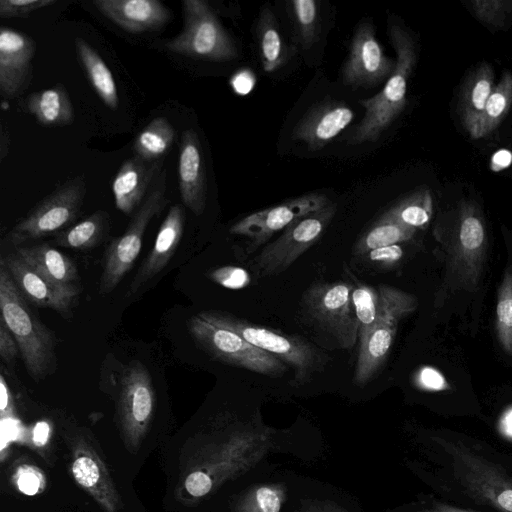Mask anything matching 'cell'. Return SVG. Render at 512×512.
Listing matches in <instances>:
<instances>
[{"mask_svg":"<svg viewBox=\"0 0 512 512\" xmlns=\"http://www.w3.org/2000/svg\"><path fill=\"white\" fill-rule=\"evenodd\" d=\"M435 237L440 244V258L445 265L442 286L435 306H441L453 291L477 289L486 258L487 231L476 203L462 201L456 217L447 225H438Z\"/></svg>","mask_w":512,"mask_h":512,"instance_id":"cell-1","label":"cell"},{"mask_svg":"<svg viewBox=\"0 0 512 512\" xmlns=\"http://www.w3.org/2000/svg\"><path fill=\"white\" fill-rule=\"evenodd\" d=\"M1 317L15 337L30 376L43 380L55 368V339L24 299L3 260L0 261Z\"/></svg>","mask_w":512,"mask_h":512,"instance_id":"cell-2","label":"cell"},{"mask_svg":"<svg viewBox=\"0 0 512 512\" xmlns=\"http://www.w3.org/2000/svg\"><path fill=\"white\" fill-rule=\"evenodd\" d=\"M389 36L396 52L395 68L379 93L360 101L364 116L353 134L357 143L376 141L406 105L407 83L416 63L415 45L397 24L390 26Z\"/></svg>","mask_w":512,"mask_h":512,"instance_id":"cell-3","label":"cell"},{"mask_svg":"<svg viewBox=\"0 0 512 512\" xmlns=\"http://www.w3.org/2000/svg\"><path fill=\"white\" fill-rule=\"evenodd\" d=\"M198 316L210 324L237 333L250 344L291 366L294 380L299 385L309 382L326 364L325 355L299 337L281 334L221 311H202Z\"/></svg>","mask_w":512,"mask_h":512,"instance_id":"cell-4","label":"cell"},{"mask_svg":"<svg viewBox=\"0 0 512 512\" xmlns=\"http://www.w3.org/2000/svg\"><path fill=\"white\" fill-rule=\"evenodd\" d=\"M456 481L474 500L499 512H512V478L464 444L437 439Z\"/></svg>","mask_w":512,"mask_h":512,"instance_id":"cell-5","label":"cell"},{"mask_svg":"<svg viewBox=\"0 0 512 512\" xmlns=\"http://www.w3.org/2000/svg\"><path fill=\"white\" fill-rule=\"evenodd\" d=\"M352 290L349 282H321L310 286L302 298L303 313L309 322L345 350L354 348L358 340Z\"/></svg>","mask_w":512,"mask_h":512,"instance_id":"cell-6","label":"cell"},{"mask_svg":"<svg viewBox=\"0 0 512 512\" xmlns=\"http://www.w3.org/2000/svg\"><path fill=\"white\" fill-rule=\"evenodd\" d=\"M377 289L379 319L368 337L359 344L353 377L357 385L367 384L377 375L390 352L399 322L418 306L417 299L406 291L385 284Z\"/></svg>","mask_w":512,"mask_h":512,"instance_id":"cell-7","label":"cell"},{"mask_svg":"<svg viewBox=\"0 0 512 512\" xmlns=\"http://www.w3.org/2000/svg\"><path fill=\"white\" fill-rule=\"evenodd\" d=\"M166 171L157 177L153 188L135 212L126 230L108 245L103 259L99 293H111L132 269L142 248L149 222L167 205Z\"/></svg>","mask_w":512,"mask_h":512,"instance_id":"cell-8","label":"cell"},{"mask_svg":"<svg viewBox=\"0 0 512 512\" xmlns=\"http://www.w3.org/2000/svg\"><path fill=\"white\" fill-rule=\"evenodd\" d=\"M183 29L165 43L171 52L210 61H228L237 57L236 46L203 0L182 2Z\"/></svg>","mask_w":512,"mask_h":512,"instance_id":"cell-9","label":"cell"},{"mask_svg":"<svg viewBox=\"0 0 512 512\" xmlns=\"http://www.w3.org/2000/svg\"><path fill=\"white\" fill-rule=\"evenodd\" d=\"M188 329L198 345L218 361L271 377H280L287 371L282 360L198 315L190 318Z\"/></svg>","mask_w":512,"mask_h":512,"instance_id":"cell-10","label":"cell"},{"mask_svg":"<svg viewBox=\"0 0 512 512\" xmlns=\"http://www.w3.org/2000/svg\"><path fill=\"white\" fill-rule=\"evenodd\" d=\"M85 192L82 177L64 183L12 227L6 235L7 241L17 246L70 227L81 211Z\"/></svg>","mask_w":512,"mask_h":512,"instance_id":"cell-11","label":"cell"},{"mask_svg":"<svg viewBox=\"0 0 512 512\" xmlns=\"http://www.w3.org/2000/svg\"><path fill=\"white\" fill-rule=\"evenodd\" d=\"M337 207L330 203L292 223L273 242L266 244L254 259L260 277L277 276L287 270L314 245L332 221Z\"/></svg>","mask_w":512,"mask_h":512,"instance_id":"cell-12","label":"cell"},{"mask_svg":"<svg viewBox=\"0 0 512 512\" xmlns=\"http://www.w3.org/2000/svg\"><path fill=\"white\" fill-rule=\"evenodd\" d=\"M155 390L147 368L140 361L124 369L118 396V416L127 446L137 449L151 423Z\"/></svg>","mask_w":512,"mask_h":512,"instance_id":"cell-13","label":"cell"},{"mask_svg":"<svg viewBox=\"0 0 512 512\" xmlns=\"http://www.w3.org/2000/svg\"><path fill=\"white\" fill-rule=\"evenodd\" d=\"M330 203L323 193H308L242 218L231 226L230 233L248 238V251L251 252L265 244L276 232L285 230L296 220Z\"/></svg>","mask_w":512,"mask_h":512,"instance_id":"cell-14","label":"cell"},{"mask_svg":"<svg viewBox=\"0 0 512 512\" xmlns=\"http://www.w3.org/2000/svg\"><path fill=\"white\" fill-rule=\"evenodd\" d=\"M395 62L388 58L375 37L373 24L361 22L355 30L350 51L342 69V79L354 88L371 87L392 74Z\"/></svg>","mask_w":512,"mask_h":512,"instance_id":"cell-15","label":"cell"},{"mask_svg":"<svg viewBox=\"0 0 512 512\" xmlns=\"http://www.w3.org/2000/svg\"><path fill=\"white\" fill-rule=\"evenodd\" d=\"M23 296L34 305L66 315L80 287H61L28 264L17 252L2 258Z\"/></svg>","mask_w":512,"mask_h":512,"instance_id":"cell-16","label":"cell"},{"mask_svg":"<svg viewBox=\"0 0 512 512\" xmlns=\"http://www.w3.org/2000/svg\"><path fill=\"white\" fill-rule=\"evenodd\" d=\"M35 42L26 34L8 27L0 29V91L13 98L27 85Z\"/></svg>","mask_w":512,"mask_h":512,"instance_id":"cell-17","label":"cell"},{"mask_svg":"<svg viewBox=\"0 0 512 512\" xmlns=\"http://www.w3.org/2000/svg\"><path fill=\"white\" fill-rule=\"evenodd\" d=\"M71 473L105 512H119L121 498L104 463L85 442L77 443L71 462Z\"/></svg>","mask_w":512,"mask_h":512,"instance_id":"cell-18","label":"cell"},{"mask_svg":"<svg viewBox=\"0 0 512 512\" xmlns=\"http://www.w3.org/2000/svg\"><path fill=\"white\" fill-rule=\"evenodd\" d=\"M352 109L343 102L328 101L313 106L296 124L295 139L304 141L312 150L326 146L353 120Z\"/></svg>","mask_w":512,"mask_h":512,"instance_id":"cell-19","label":"cell"},{"mask_svg":"<svg viewBox=\"0 0 512 512\" xmlns=\"http://www.w3.org/2000/svg\"><path fill=\"white\" fill-rule=\"evenodd\" d=\"M178 178L183 204L200 216L206 205V174L200 141L192 129L181 136Z\"/></svg>","mask_w":512,"mask_h":512,"instance_id":"cell-20","label":"cell"},{"mask_svg":"<svg viewBox=\"0 0 512 512\" xmlns=\"http://www.w3.org/2000/svg\"><path fill=\"white\" fill-rule=\"evenodd\" d=\"M94 6L106 18L131 33L162 28L170 19V10L158 0H94Z\"/></svg>","mask_w":512,"mask_h":512,"instance_id":"cell-21","label":"cell"},{"mask_svg":"<svg viewBox=\"0 0 512 512\" xmlns=\"http://www.w3.org/2000/svg\"><path fill=\"white\" fill-rule=\"evenodd\" d=\"M184 226V207L180 204L171 206L160 226L152 249L131 282L130 294H135L167 266L179 246Z\"/></svg>","mask_w":512,"mask_h":512,"instance_id":"cell-22","label":"cell"},{"mask_svg":"<svg viewBox=\"0 0 512 512\" xmlns=\"http://www.w3.org/2000/svg\"><path fill=\"white\" fill-rule=\"evenodd\" d=\"M160 160L147 162L135 155L122 163L112 182L118 210L129 215L139 206L153 179L160 174Z\"/></svg>","mask_w":512,"mask_h":512,"instance_id":"cell-23","label":"cell"},{"mask_svg":"<svg viewBox=\"0 0 512 512\" xmlns=\"http://www.w3.org/2000/svg\"><path fill=\"white\" fill-rule=\"evenodd\" d=\"M16 252L53 283L66 288L79 287L74 261L48 243L20 246Z\"/></svg>","mask_w":512,"mask_h":512,"instance_id":"cell-24","label":"cell"},{"mask_svg":"<svg viewBox=\"0 0 512 512\" xmlns=\"http://www.w3.org/2000/svg\"><path fill=\"white\" fill-rule=\"evenodd\" d=\"M494 73L489 64L480 65L467 79L460 98V115L470 133L478 122L494 86Z\"/></svg>","mask_w":512,"mask_h":512,"instance_id":"cell-25","label":"cell"},{"mask_svg":"<svg viewBox=\"0 0 512 512\" xmlns=\"http://www.w3.org/2000/svg\"><path fill=\"white\" fill-rule=\"evenodd\" d=\"M27 107L37 121L48 126H62L73 122L74 109L64 87L55 86L32 93Z\"/></svg>","mask_w":512,"mask_h":512,"instance_id":"cell-26","label":"cell"},{"mask_svg":"<svg viewBox=\"0 0 512 512\" xmlns=\"http://www.w3.org/2000/svg\"><path fill=\"white\" fill-rule=\"evenodd\" d=\"M75 47L79 60L97 95L110 109H116L119 98L112 72L97 51L84 39L77 37Z\"/></svg>","mask_w":512,"mask_h":512,"instance_id":"cell-27","label":"cell"},{"mask_svg":"<svg viewBox=\"0 0 512 512\" xmlns=\"http://www.w3.org/2000/svg\"><path fill=\"white\" fill-rule=\"evenodd\" d=\"M110 219L106 211L99 210L54 235L57 246L87 250L97 246L109 230Z\"/></svg>","mask_w":512,"mask_h":512,"instance_id":"cell-28","label":"cell"},{"mask_svg":"<svg viewBox=\"0 0 512 512\" xmlns=\"http://www.w3.org/2000/svg\"><path fill=\"white\" fill-rule=\"evenodd\" d=\"M512 104V75L503 73L501 80L494 87L485 108L469 133L473 139H478L491 133L504 119Z\"/></svg>","mask_w":512,"mask_h":512,"instance_id":"cell-29","label":"cell"},{"mask_svg":"<svg viewBox=\"0 0 512 512\" xmlns=\"http://www.w3.org/2000/svg\"><path fill=\"white\" fill-rule=\"evenodd\" d=\"M432 211L430 192L420 189L390 207L380 218L416 230L429 224Z\"/></svg>","mask_w":512,"mask_h":512,"instance_id":"cell-30","label":"cell"},{"mask_svg":"<svg viewBox=\"0 0 512 512\" xmlns=\"http://www.w3.org/2000/svg\"><path fill=\"white\" fill-rule=\"evenodd\" d=\"M174 137V128L166 118H154L135 138V155L147 162L157 161L169 150Z\"/></svg>","mask_w":512,"mask_h":512,"instance_id":"cell-31","label":"cell"},{"mask_svg":"<svg viewBox=\"0 0 512 512\" xmlns=\"http://www.w3.org/2000/svg\"><path fill=\"white\" fill-rule=\"evenodd\" d=\"M259 51L263 69L271 73L285 60V49L276 19L270 8H264L258 22Z\"/></svg>","mask_w":512,"mask_h":512,"instance_id":"cell-32","label":"cell"},{"mask_svg":"<svg viewBox=\"0 0 512 512\" xmlns=\"http://www.w3.org/2000/svg\"><path fill=\"white\" fill-rule=\"evenodd\" d=\"M416 230L393 221L379 220L355 243L354 254L362 256L367 252L410 240Z\"/></svg>","mask_w":512,"mask_h":512,"instance_id":"cell-33","label":"cell"},{"mask_svg":"<svg viewBox=\"0 0 512 512\" xmlns=\"http://www.w3.org/2000/svg\"><path fill=\"white\" fill-rule=\"evenodd\" d=\"M352 301L358 321V340L362 343L376 325L379 314V293L365 284H356L352 290Z\"/></svg>","mask_w":512,"mask_h":512,"instance_id":"cell-34","label":"cell"},{"mask_svg":"<svg viewBox=\"0 0 512 512\" xmlns=\"http://www.w3.org/2000/svg\"><path fill=\"white\" fill-rule=\"evenodd\" d=\"M495 327L502 349L512 355V266L506 269L498 288Z\"/></svg>","mask_w":512,"mask_h":512,"instance_id":"cell-35","label":"cell"},{"mask_svg":"<svg viewBox=\"0 0 512 512\" xmlns=\"http://www.w3.org/2000/svg\"><path fill=\"white\" fill-rule=\"evenodd\" d=\"M291 11L296 23L298 35L304 48H310L318 39L319 15L314 0H293Z\"/></svg>","mask_w":512,"mask_h":512,"instance_id":"cell-36","label":"cell"},{"mask_svg":"<svg viewBox=\"0 0 512 512\" xmlns=\"http://www.w3.org/2000/svg\"><path fill=\"white\" fill-rule=\"evenodd\" d=\"M283 490L263 485L250 490L238 504L239 512H280Z\"/></svg>","mask_w":512,"mask_h":512,"instance_id":"cell-37","label":"cell"},{"mask_svg":"<svg viewBox=\"0 0 512 512\" xmlns=\"http://www.w3.org/2000/svg\"><path fill=\"white\" fill-rule=\"evenodd\" d=\"M469 6L479 21L494 27H503L512 14V1L472 0Z\"/></svg>","mask_w":512,"mask_h":512,"instance_id":"cell-38","label":"cell"},{"mask_svg":"<svg viewBox=\"0 0 512 512\" xmlns=\"http://www.w3.org/2000/svg\"><path fill=\"white\" fill-rule=\"evenodd\" d=\"M16 488L27 496H35L46 487V478L41 469L34 465L22 464L12 475Z\"/></svg>","mask_w":512,"mask_h":512,"instance_id":"cell-39","label":"cell"},{"mask_svg":"<svg viewBox=\"0 0 512 512\" xmlns=\"http://www.w3.org/2000/svg\"><path fill=\"white\" fill-rule=\"evenodd\" d=\"M55 3L56 0H0V16L23 18Z\"/></svg>","mask_w":512,"mask_h":512,"instance_id":"cell-40","label":"cell"},{"mask_svg":"<svg viewBox=\"0 0 512 512\" xmlns=\"http://www.w3.org/2000/svg\"><path fill=\"white\" fill-rule=\"evenodd\" d=\"M208 277L215 283L229 288L241 289L246 287L251 278L248 272L237 266H223L212 270Z\"/></svg>","mask_w":512,"mask_h":512,"instance_id":"cell-41","label":"cell"},{"mask_svg":"<svg viewBox=\"0 0 512 512\" xmlns=\"http://www.w3.org/2000/svg\"><path fill=\"white\" fill-rule=\"evenodd\" d=\"M403 254L402 246L394 244L371 250L362 256H366L367 260L376 266L391 267L402 259Z\"/></svg>","mask_w":512,"mask_h":512,"instance_id":"cell-42","label":"cell"},{"mask_svg":"<svg viewBox=\"0 0 512 512\" xmlns=\"http://www.w3.org/2000/svg\"><path fill=\"white\" fill-rule=\"evenodd\" d=\"M184 486L191 496L202 497L212 490L214 483L204 471L197 469L188 474Z\"/></svg>","mask_w":512,"mask_h":512,"instance_id":"cell-43","label":"cell"},{"mask_svg":"<svg viewBox=\"0 0 512 512\" xmlns=\"http://www.w3.org/2000/svg\"><path fill=\"white\" fill-rule=\"evenodd\" d=\"M20 352L18 343L0 316V356L6 363H12Z\"/></svg>","mask_w":512,"mask_h":512,"instance_id":"cell-44","label":"cell"},{"mask_svg":"<svg viewBox=\"0 0 512 512\" xmlns=\"http://www.w3.org/2000/svg\"><path fill=\"white\" fill-rule=\"evenodd\" d=\"M418 382L422 387L430 390H442L448 386L443 375L430 367H425L420 371Z\"/></svg>","mask_w":512,"mask_h":512,"instance_id":"cell-45","label":"cell"},{"mask_svg":"<svg viewBox=\"0 0 512 512\" xmlns=\"http://www.w3.org/2000/svg\"><path fill=\"white\" fill-rule=\"evenodd\" d=\"M0 416L1 419L15 418L11 392L3 374L0 375Z\"/></svg>","mask_w":512,"mask_h":512,"instance_id":"cell-46","label":"cell"},{"mask_svg":"<svg viewBox=\"0 0 512 512\" xmlns=\"http://www.w3.org/2000/svg\"><path fill=\"white\" fill-rule=\"evenodd\" d=\"M20 432L14 418L1 419V452L3 453L6 446L15 441Z\"/></svg>","mask_w":512,"mask_h":512,"instance_id":"cell-47","label":"cell"},{"mask_svg":"<svg viewBox=\"0 0 512 512\" xmlns=\"http://www.w3.org/2000/svg\"><path fill=\"white\" fill-rule=\"evenodd\" d=\"M50 436V427L46 422H38L33 430V442L36 446H44Z\"/></svg>","mask_w":512,"mask_h":512,"instance_id":"cell-48","label":"cell"},{"mask_svg":"<svg viewBox=\"0 0 512 512\" xmlns=\"http://www.w3.org/2000/svg\"><path fill=\"white\" fill-rule=\"evenodd\" d=\"M417 512H475L468 509L459 508L445 503H434L430 507Z\"/></svg>","mask_w":512,"mask_h":512,"instance_id":"cell-49","label":"cell"},{"mask_svg":"<svg viewBox=\"0 0 512 512\" xmlns=\"http://www.w3.org/2000/svg\"><path fill=\"white\" fill-rule=\"evenodd\" d=\"M305 512H345L335 506L328 504L313 505L307 508Z\"/></svg>","mask_w":512,"mask_h":512,"instance_id":"cell-50","label":"cell"}]
</instances>
